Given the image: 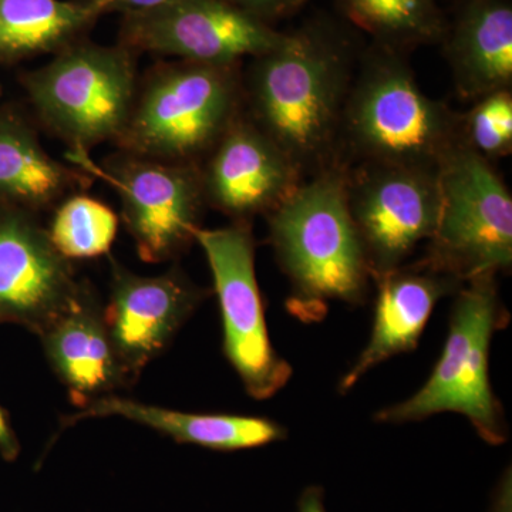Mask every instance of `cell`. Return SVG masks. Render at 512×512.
Masks as SVG:
<instances>
[{
	"label": "cell",
	"mask_w": 512,
	"mask_h": 512,
	"mask_svg": "<svg viewBox=\"0 0 512 512\" xmlns=\"http://www.w3.org/2000/svg\"><path fill=\"white\" fill-rule=\"evenodd\" d=\"M82 282L39 215L0 208V323L37 335L72 302Z\"/></svg>",
	"instance_id": "4fadbf2b"
},
{
	"label": "cell",
	"mask_w": 512,
	"mask_h": 512,
	"mask_svg": "<svg viewBox=\"0 0 512 512\" xmlns=\"http://www.w3.org/2000/svg\"><path fill=\"white\" fill-rule=\"evenodd\" d=\"M20 82L37 121L66 144L67 154L90 156L126 127L140 83L137 53L80 39Z\"/></svg>",
	"instance_id": "8992f818"
},
{
	"label": "cell",
	"mask_w": 512,
	"mask_h": 512,
	"mask_svg": "<svg viewBox=\"0 0 512 512\" xmlns=\"http://www.w3.org/2000/svg\"><path fill=\"white\" fill-rule=\"evenodd\" d=\"M225 2L272 25L275 20L295 15L309 0H225Z\"/></svg>",
	"instance_id": "cb8c5ba5"
},
{
	"label": "cell",
	"mask_w": 512,
	"mask_h": 512,
	"mask_svg": "<svg viewBox=\"0 0 512 512\" xmlns=\"http://www.w3.org/2000/svg\"><path fill=\"white\" fill-rule=\"evenodd\" d=\"M508 322L510 313L501 301L497 275L464 282L456 293L446 345L430 379L410 399L380 410L376 421L403 424L458 413L488 444H504L507 420L491 387L488 357L493 336Z\"/></svg>",
	"instance_id": "5b68a950"
},
{
	"label": "cell",
	"mask_w": 512,
	"mask_h": 512,
	"mask_svg": "<svg viewBox=\"0 0 512 512\" xmlns=\"http://www.w3.org/2000/svg\"><path fill=\"white\" fill-rule=\"evenodd\" d=\"M0 96H2V87H0Z\"/></svg>",
	"instance_id": "f1b7e54d"
},
{
	"label": "cell",
	"mask_w": 512,
	"mask_h": 512,
	"mask_svg": "<svg viewBox=\"0 0 512 512\" xmlns=\"http://www.w3.org/2000/svg\"><path fill=\"white\" fill-rule=\"evenodd\" d=\"M110 265L104 320L121 366L136 383L141 372L173 343L210 291L195 284L178 265L157 276L138 275L114 258Z\"/></svg>",
	"instance_id": "7c38bea8"
},
{
	"label": "cell",
	"mask_w": 512,
	"mask_h": 512,
	"mask_svg": "<svg viewBox=\"0 0 512 512\" xmlns=\"http://www.w3.org/2000/svg\"><path fill=\"white\" fill-rule=\"evenodd\" d=\"M488 512H512V474L510 467L504 471L503 476L498 480Z\"/></svg>",
	"instance_id": "4316f807"
},
{
	"label": "cell",
	"mask_w": 512,
	"mask_h": 512,
	"mask_svg": "<svg viewBox=\"0 0 512 512\" xmlns=\"http://www.w3.org/2000/svg\"><path fill=\"white\" fill-rule=\"evenodd\" d=\"M195 242L210 265L220 303L222 350L249 396L266 400L291 380L292 366L269 339L255 269V237L249 222L200 228Z\"/></svg>",
	"instance_id": "9c48e42d"
},
{
	"label": "cell",
	"mask_w": 512,
	"mask_h": 512,
	"mask_svg": "<svg viewBox=\"0 0 512 512\" xmlns=\"http://www.w3.org/2000/svg\"><path fill=\"white\" fill-rule=\"evenodd\" d=\"M67 158L117 191L121 218L144 262L173 261L194 244L207 207L200 165L165 163L121 150L103 163L87 154Z\"/></svg>",
	"instance_id": "ba28073f"
},
{
	"label": "cell",
	"mask_w": 512,
	"mask_h": 512,
	"mask_svg": "<svg viewBox=\"0 0 512 512\" xmlns=\"http://www.w3.org/2000/svg\"><path fill=\"white\" fill-rule=\"evenodd\" d=\"M285 33L225 0H174L123 16L120 45L136 52L210 64H241L275 49Z\"/></svg>",
	"instance_id": "8fae6325"
},
{
	"label": "cell",
	"mask_w": 512,
	"mask_h": 512,
	"mask_svg": "<svg viewBox=\"0 0 512 512\" xmlns=\"http://www.w3.org/2000/svg\"><path fill=\"white\" fill-rule=\"evenodd\" d=\"M207 207L232 222H249L275 210L305 181L284 151L245 110L200 164Z\"/></svg>",
	"instance_id": "5bb4252c"
},
{
	"label": "cell",
	"mask_w": 512,
	"mask_h": 512,
	"mask_svg": "<svg viewBox=\"0 0 512 512\" xmlns=\"http://www.w3.org/2000/svg\"><path fill=\"white\" fill-rule=\"evenodd\" d=\"M92 175L47 153L25 114L0 107V208L40 215L92 185Z\"/></svg>",
	"instance_id": "ac0fdd59"
},
{
	"label": "cell",
	"mask_w": 512,
	"mask_h": 512,
	"mask_svg": "<svg viewBox=\"0 0 512 512\" xmlns=\"http://www.w3.org/2000/svg\"><path fill=\"white\" fill-rule=\"evenodd\" d=\"M298 512H328L325 505V491L319 485H309L302 491L298 501Z\"/></svg>",
	"instance_id": "83f0119b"
},
{
	"label": "cell",
	"mask_w": 512,
	"mask_h": 512,
	"mask_svg": "<svg viewBox=\"0 0 512 512\" xmlns=\"http://www.w3.org/2000/svg\"><path fill=\"white\" fill-rule=\"evenodd\" d=\"M440 211L424 264L467 282L510 272L512 195L491 161L458 143L437 168Z\"/></svg>",
	"instance_id": "52a82bcc"
},
{
	"label": "cell",
	"mask_w": 512,
	"mask_h": 512,
	"mask_svg": "<svg viewBox=\"0 0 512 512\" xmlns=\"http://www.w3.org/2000/svg\"><path fill=\"white\" fill-rule=\"evenodd\" d=\"M461 143L485 160L508 157L512 153V93L500 90L487 94L467 113H460Z\"/></svg>",
	"instance_id": "603a6c76"
},
{
	"label": "cell",
	"mask_w": 512,
	"mask_h": 512,
	"mask_svg": "<svg viewBox=\"0 0 512 512\" xmlns=\"http://www.w3.org/2000/svg\"><path fill=\"white\" fill-rule=\"evenodd\" d=\"M460 141V113L423 92L407 53L363 47L343 114V163L437 170Z\"/></svg>",
	"instance_id": "3957f363"
},
{
	"label": "cell",
	"mask_w": 512,
	"mask_h": 512,
	"mask_svg": "<svg viewBox=\"0 0 512 512\" xmlns=\"http://www.w3.org/2000/svg\"><path fill=\"white\" fill-rule=\"evenodd\" d=\"M36 336L77 410L133 384L111 343L103 303L89 282H82L72 302Z\"/></svg>",
	"instance_id": "9a60e30c"
},
{
	"label": "cell",
	"mask_w": 512,
	"mask_h": 512,
	"mask_svg": "<svg viewBox=\"0 0 512 512\" xmlns=\"http://www.w3.org/2000/svg\"><path fill=\"white\" fill-rule=\"evenodd\" d=\"M97 19L86 0H0V64L55 55Z\"/></svg>",
	"instance_id": "ffe728a7"
},
{
	"label": "cell",
	"mask_w": 512,
	"mask_h": 512,
	"mask_svg": "<svg viewBox=\"0 0 512 512\" xmlns=\"http://www.w3.org/2000/svg\"><path fill=\"white\" fill-rule=\"evenodd\" d=\"M86 2L100 18L107 13H121L123 16L140 15V13L163 8L174 0H86Z\"/></svg>",
	"instance_id": "d4e9b609"
},
{
	"label": "cell",
	"mask_w": 512,
	"mask_h": 512,
	"mask_svg": "<svg viewBox=\"0 0 512 512\" xmlns=\"http://www.w3.org/2000/svg\"><path fill=\"white\" fill-rule=\"evenodd\" d=\"M346 168L306 178L266 215L269 244L291 284L286 309L303 323L325 318L332 301L362 305L373 281L349 211Z\"/></svg>",
	"instance_id": "7a4b0ae2"
},
{
	"label": "cell",
	"mask_w": 512,
	"mask_h": 512,
	"mask_svg": "<svg viewBox=\"0 0 512 512\" xmlns=\"http://www.w3.org/2000/svg\"><path fill=\"white\" fill-rule=\"evenodd\" d=\"M241 64L177 60L138 83L119 150L165 163L200 165L245 110Z\"/></svg>",
	"instance_id": "277c9868"
},
{
	"label": "cell",
	"mask_w": 512,
	"mask_h": 512,
	"mask_svg": "<svg viewBox=\"0 0 512 512\" xmlns=\"http://www.w3.org/2000/svg\"><path fill=\"white\" fill-rule=\"evenodd\" d=\"M377 295L372 336L339 383L350 389L370 370L390 357L412 352L441 298L456 295L463 282L430 268L423 261L403 265L375 279Z\"/></svg>",
	"instance_id": "2e32d148"
},
{
	"label": "cell",
	"mask_w": 512,
	"mask_h": 512,
	"mask_svg": "<svg viewBox=\"0 0 512 512\" xmlns=\"http://www.w3.org/2000/svg\"><path fill=\"white\" fill-rule=\"evenodd\" d=\"M99 417H121L164 434L177 443L218 451L264 447L288 436L282 424L266 417L178 412L116 394L101 397L84 409L64 417L62 429Z\"/></svg>",
	"instance_id": "d6986e66"
},
{
	"label": "cell",
	"mask_w": 512,
	"mask_h": 512,
	"mask_svg": "<svg viewBox=\"0 0 512 512\" xmlns=\"http://www.w3.org/2000/svg\"><path fill=\"white\" fill-rule=\"evenodd\" d=\"M339 12L377 45L397 52L440 45L448 20L437 0H335Z\"/></svg>",
	"instance_id": "44dd1931"
},
{
	"label": "cell",
	"mask_w": 512,
	"mask_h": 512,
	"mask_svg": "<svg viewBox=\"0 0 512 512\" xmlns=\"http://www.w3.org/2000/svg\"><path fill=\"white\" fill-rule=\"evenodd\" d=\"M53 211L47 232L64 258L80 261L109 254L119 232V217L109 205L77 192Z\"/></svg>",
	"instance_id": "7402d4cb"
},
{
	"label": "cell",
	"mask_w": 512,
	"mask_h": 512,
	"mask_svg": "<svg viewBox=\"0 0 512 512\" xmlns=\"http://www.w3.org/2000/svg\"><path fill=\"white\" fill-rule=\"evenodd\" d=\"M362 49L345 26L313 18L254 57L242 76L245 113L305 180L346 165L343 114Z\"/></svg>",
	"instance_id": "6da1fadb"
},
{
	"label": "cell",
	"mask_w": 512,
	"mask_h": 512,
	"mask_svg": "<svg viewBox=\"0 0 512 512\" xmlns=\"http://www.w3.org/2000/svg\"><path fill=\"white\" fill-rule=\"evenodd\" d=\"M20 443L12 424L0 406V457L6 461H15L19 457Z\"/></svg>",
	"instance_id": "484cf974"
},
{
	"label": "cell",
	"mask_w": 512,
	"mask_h": 512,
	"mask_svg": "<svg viewBox=\"0 0 512 512\" xmlns=\"http://www.w3.org/2000/svg\"><path fill=\"white\" fill-rule=\"evenodd\" d=\"M346 195L373 282L403 266L439 220V178L430 168L348 165Z\"/></svg>",
	"instance_id": "30bf717a"
},
{
	"label": "cell",
	"mask_w": 512,
	"mask_h": 512,
	"mask_svg": "<svg viewBox=\"0 0 512 512\" xmlns=\"http://www.w3.org/2000/svg\"><path fill=\"white\" fill-rule=\"evenodd\" d=\"M440 45L460 99L511 90L510 0H461Z\"/></svg>",
	"instance_id": "e0dca14e"
}]
</instances>
